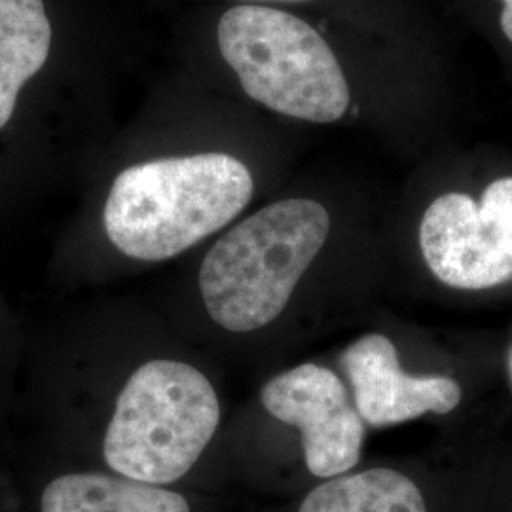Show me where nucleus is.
Listing matches in <instances>:
<instances>
[{"label":"nucleus","instance_id":"11","mask_svg":"<svg viewBox=\"0 0 512 512\" xmlns=\"http://www.w3.org/2000/svg\"><path fill=\"white\" fill-rule=\"evenodd\" d=\"M499 2V29L501 35L512 46V0H497Z\"/></svg>","mask_w":512,"mask_h":512},{"label":"nucleus","instance_id":"3","mask_svg":"<svg viewBox=\"0 0 512 512\" xmlns=\"http://www.w3.org/2000/svg\"><path fill=\"white\" fill-rule=\"evenodd\" d=\"M219 46L245 93L283 116L332 124L351 105L348 78L308 21L270 6L243 4L219 23Z\"/></svg>","mask_w":512,"mask_h":512},{"label":"nucleus","instance_id":"5","mask_svg":"<svg viewBox=\"0 0 512 512\" xmlns=\"http://www.w3.org/2000/svg\"><path fill=\"white\" fill-rule=\"evenodd\" d=\"M420 247L448 287L484 291L512 279V177L488 184L482 198L448 192L425 209Z\"/></svg>","mask_w":512,"mask_h":512},{"label":"nucleus","instance_id":"4","mask_svg":"<svg viewBox=\"0 0 512 512\" xmlns=\"http://www.w3.org/2000/svg\"><path fill=\"white\" fill-rule=\"evenodd\" d=\"M220 421L215 387L194 366L150 361L122 389L105 437L110 469L154 486L183 478Z\"/></svg>","mask_w":512,"mask_h":512},{"label":"nucleus","instance_id":"1","mask_svg":"<svg viewBox=\"0 0 512 512\" xmlns=\"http://www.w3.org/2000/svg\"><path fill=\"white\" fill-rule=\"evenodd\" d=\"M253 190L251 171L230 154L133 165L110 188L105 230L124 255L160 262L236 219L251 202Z\"/></svg>","mask_w":512,"mask_h":512},{"label":"nucleus","instance_id":"12","mask_svg":"<svg viewBox=\"0 0 512 512\" xmlns=\"http://www.w3.org/2000/svg\"><path fill=\"white\" fill-rule=\"evenodd\" d=\"M509 374H511V385H512V348L509 351Z\"/></svg>","mask_w":512,"mask_h":512},{"label":"nucleus","instance_id":"6","mask_svg":"<svg viewBox=\"0 0 512 512\" xmlns=\"http://www.w3.org/2000/svg\"><path fill=\"white\" fill-rule=\"evenodd\" d=\"M260 401L275 420L298 427L311 475H344L361 458L365 421L346 385L325 366L300 365L262 387Z\"/></svg>","mask_w":512,"mask_h":512},{"label":"nucleus","instance_id":"10","mask_svg":"<svg viewBox=\"0 0 512 512\" xmlns=\"http://www.w3.org/2000/svg\"><path fill=\"white\" fill-rule=\"evenodd\" d=\"M298 512H427L420 488L393 469L332 476L311 490Z\"/></svg>","mask_w":512,"mask_h":512},{"label":"nucleus","instance_id":"9","mask_svg":"<svg viewBox=\"0 0 512 512\" xmlns=\"http://www.w3.org/2000/svg\"><path fill=\"white\" fill-rule=\"evenodd\" d=\"M42 512H190L183 495L133 478L65 475L48 484Z\"/></svg>","mask_w":512,"mask_h":512},{"label":"nucleus","instance_id":"8","mask_svg":"<svg viewBox=\"0 0 512 512\" xmlns=\"http://www.w3.org/2000/svg\"><path fill=\"white\" fill-rule=\"evenodd\" d=\"M50 46L42 0H0V129L14 114L19 90L44 67Z\"/></svg>","mask_w":512,"mask_h":512},{"label":"nucleus","instance_id":"7","mask_svg":"<svg viewBox=\"0 0 512 512\" xmlns=\"http://www.w3.org/2000/svg\"><path fill=\"white\" fill-rule=\"evenodd\" d=\"M353 387L361 420L374 425H395L427 412L448 414L461 403V387L444 376H412L399 363V353L384 334H366L353 342L342 357Z\"/></svg>","mask_w":512,"mask_h":512},{"label":"nucleus","instance_id":"2","mask_svg":"<svg viewBox=\"0 0 512 512\" xmlns=\"http://www.w3.org/2000/svg\"><path fill=\"white\" fill-rule=\"evenodd\" d=\"M329 211L315 200L275 202L228 230L200 270L205 310L222 329L270 325L329 238Z\"/></svg>","mask_w":512,"mask_h":512},{"label":"nucleus","instance_id":"13","mask_svg":"<svg viewBox=\"0 0 512 512\" xmlns=\"http://www.w3.org/2000/svg\"><path fill=\"white\" fill-rule=\"evenodd\" d=\"M272 2H302V0H272Z\"/></svg>","mask_w":512,"mask_h":512}]
</instances>
